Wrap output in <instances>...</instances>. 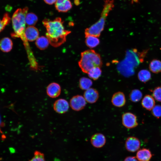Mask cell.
I'll return each instance as SVG.
<instances>
[{
    "label": "cell",
    "instance_id": "cell-12",
    "mask_svg": "<svg viewBox=\"0 0 161 161\" xmlns=\"http://www.w3.org/2000/svg\"><path fill=\"white\" fill-rule=\"evenodd\" d=\"M39 35L38 29L34 26H29L25 29V35L28 41H33L36 40L38 38Z\"/></svg>",
    "mask_w": 161,
    "mask_h": 161
},
{
    "label": "cell",
    "instance_id": "cell-15",
    "mask_svg": "<svg viewBox=\"0 0 161 161\" xmlns=\"http://www.w3.org/2000/svg\"><path fill=\"white\" fill-rule=\"evenodd\" d=\"M155 101L153 97L151 95H145L141 102L142 106L148 110H151L155 106Z\"/></svg>",
    "mask_w": 161,
    "mask_h": 161
},
{
    "label": "cell",
    "instance_id": "cell-19",
    "mask_svg": "<svg viewBox=\"0 0 161 161\" xmlns=\"http://www.w3.org/2000/svg\"><path fill=\"white\" fill-rule=\"evenodd\" d=\"M49 43L48 38L44 36L38 37L36 40L35 44L37 47L41 50L46 49Z\"/></svg>",
    "mask_w": 161,
    "mask_h": 161
},
{
    "label": "cell",
    "instance_id": "cell-2",
    "mask_svg": "<svg viewBox=\"0 0 161 161\" xmlns=\"http://www.w3.org/2000/svg\"><path fill=\"white\" fill-rule=\"evenodd\" d=\"M115 0H104L100 17L97 21L85 31V36L91 35L99 37L103 30L106 18L114 6Z\"/></svg>",
    "mask_w": 161,
    "mask_h": 161
},
{
    "label": "cell",
    "instance_id": "cell-8",
    "mask_svg": "<svg viewBox=\"0 0 161 161\" xmlns=\"http://www.w3.org/2000/svg\"><path fill=\"white\" fill-rule=\"evenodd\" d=\"M83 97L87 102L93 103L97 100L99 97V93L95 89L90 88L84 92Z\"/></svg>",
    "mask_w": 161,
    "mask_h": 161
},
{
    "label": "cell",
    "instance_id": "cell-9",
    "mask_svg": "<svg viewBox=\"0 0 161 161\" xmlns=\"http://www.w3.org/2000/svg\"><path fill=\"white\" fill-rule=\"evenodd\" d=\"M90 142L93 146L96 148H100L103 147L106 143L105 136L100 133H96L91 137Z\"/></svg>",
    "mask_w": 161,
    "mask_h": 161
},
{
    "label": "cell",
    "instance_id": "cell-32",
    "mask_svg": "<svg viewBox=\"0 0 161 161\" xmlns=\"http://www.w3.org/2000/svg\"><path fill=\"white\" fill-rule=\"evenodd\" d=\"M1 118L0 117V126L1 125Z\"/></svg>",
    "mask_w": 161,
    "mask_h": 161
},
{
    "label": "cell",
    "instance_id": "cell-6",
    "mask_svg": "<svg viewBox=\"0 0 161 161\" xmlns=\"http://www.w3.org/2000/svg\"><path fill=\"white\" fill-rule=\"evenodd\" d=\"M140 146L139 139L134 137H130L127 138L125 142V147L129 151L134 152L138 151Z\"/></svg>",
    "mask_w": 161,
    "mask_h": 161
},
{
    "label": "cell",
    "instance_id": "cell-28",
    "mask_svg": "<svg viewBox=\"0 0 161 161\" xmlns=\"http://www.w3.org/2000/svg\"><path fill=\"white\" fill-rule=\"evenodd\" d=\"M151 113L153 115L159 118L161 117V106L160 105H155L151 110Z\"/></svg>",
    "mask_w": 161,
    "mask_h": 161
},
{
    "label": "cell",
    "instance_id": "cell-20",
    "mask_svg": "<svg viewBox=\"0 0 161 161\" xmlns=\"http://www.w3.org/2000/svg\"><path fill=\"white\" fill-rule=\"evenodd\" d=\"M137 76L139 80L143 83L148 81L151 77L150 72L146 69L140 70L138 73Z\"/></svg>",
    "mask_w": 161,
    "mask_h": 161
},
{
    "label": "cell",
    "instance_id": "cell-5",
    "mask_svg": "<svg viewBox=\"0 0 161 161\" xmlns=\"http://www.w3.org/2000/svg\"><path fill=\"white\" fill-rule=\"evenodd\" d=\"M86 104L84 97L82 95H77L73 96L70 101V105L71 108L77 111H80L84 108Z\"/></svg>",
    "mask_w": 161,
    "mask_h": 161
},
{
    "label": "cell",
    "instance_id": "cell-26",
    "mask_svg": "<svg viewBox=\"0 0 161 161\" xmlns=\"http://www.w3.org/2000/svg\"><path fill=\"white\" fill-rule=\"evenodd\" d=\"M29 161H45L44 155L39 151H36L34 152L33 157Z\"/></svg>",
    "mask_w": 161,
    "mask_h": 161
},
{
    "label": "cell",
    "instance_id": "cell-29",
    "mask_svg": "<svg viewBox=\"0 0 161 161\" xmlns=\"http://www.w3.org/2000/svg\"><path fill=\"white\" fill-rule=\"evenodd\" d=\"M123 161H138V160L135 157L128 156L126 157Z\"/></svg>",
    "mask_w": 161,
    "mask_h": 161
},
{
    "label": "cell",
    "instance_id": "cell-25",
    "mask_svg": "<svg viewBox=\"0 0 161 161\" xmlns=\"http://www.w3.org/2000/svg\"><path fill=\"white\" fill-rule=\"evenodd\" d=\"M11 18L7 13L4 14L2 20L0 19V33L4 30L6 26L10 22Z\"/></svg>",
    "mask_w": 161,
    "mask_h": 161
},
{
    "label": "cell",
    "instance_id": "cell-17",
    "mask_svg": "<svg viewBox=\"0 0 161 161\" xmlns=\"http://www.w3.org/2000/svg\"><path fill=\"white\" fill-rule=\"evenodd\" d=\"M85 43L87 47L92 48L96 47L100 43V40L97 37L91 35L85 36Z\"/></svg>",
    "mask_w": 161,
    "mask_h": 161
},
{
    "label": "cell",
    "instance_id": "cell-24",
    "mask_svg": "<svg viewBox=\"0 0 161 161\" xmlns=\"http://www.w3.org/2000/svg\"><path fill=\"white\" fill-rule=\"evenodd\" d=\"M38 18L37 16L33 13H27L25 18L26 24L29 26H34L37 22Z\"/></svg>",
    "mask_w": 161,
    "mask_h": 161
},
{
    "label": "cell",
    "instance_id": "cell-7",
    "mask_svg": "<svg viewBox=\"0 0 161 161\" xmlns=\"http://www.w3.org/2000/svg\"><path fill=\"white\" fill-rule=\"evenodd\" d=\"M69 107V103L64 99H59L54 103L53 107L55 111L59 114H62L67 111Z\"/></svg>",
    "mask_w": 161,
    "mask_h": 161
},
{
    "label": "cell",
    "instance_id": "cell-31",
    "mask_svg": "<svg viewBox=\"0 0 161 161\" xmlns=\"http://www.w3.org/2000/svg\"><path fill=\"white\" fill-rule=\"evenodd\" d=\"M139 1V0H131V1L132 3H137Z\"/></svg>",
    "mask_w": 161,
    "mask_h": 161
},
{
    "label": "cell",
    "instance_id": "cell-23",
    "mask_svg": "<svg viewBox=\"0 0 161 161\" xmlns=\"http://www.w3.org/2000/svg\"><path fill=\"white\" fill-rule=\"evenodd\" d=\"M143 96L141 92L138 89H134L130 92L129 97L130 100L134 102L139 101L142 98Z\"/></svg>",
    "mask_w": 161,
    "mask_h": 161
},
{
    "label": "cell",
    "instance_id": "cell-13",
    "mask_svg": "<svg viewBox=\"0 0 161 161\" xmlns=\"http://www.w3.org/2000/svg\"><path fill=\"white\" fill-rule=\"evenodd\" d=\"M55 6L56 10L61 12H66L72 7L70 0H57Z\"/></svg>",
    "mask_w": 161,
    "mask_h": 161
},
{
    "label": "cell",
    "instance_id": "cell-3",
    "mask_svg": "<svg viewBox=\"0 0 161 161\" xmlns=\"http://www.w3.org/2000/svg\"><path fill=\"white\" fill-rule=\"evenodd\" d=\"M103 63L99 54L92 49L88 50L81 53L79 66L82 71L87 73L92 68L101 67Z\"/></svg>",
    "mask_w": 161,
    "mask_h": 161
},
{
    "label": "cell",
    "instance_id": "cell-4",
    "mask_svg": "<svg viewBox=\"0 0 161 161\" xmlns=\"http://www.w3.org/2000/svg\"><path fill=\"white\" fill-rule=\"evenodd\" d=\"M122 118L123 125L127 129L133 128L138 125L137 116L132 113L127 112L123 114Z\"/></svg>",
    "mask_w": 161,
    "mask_h": 161
},
{
    "label": "cell",
    "instance_id": "cell-14",
    "mask_svg": "<svg viewBox=\"0 0 161 161\" xmlns=\"http://www.w3.org/2000/svg\"><path fill=\"white\" fill-rule=\"evenodd\" d=\"M152 157L151 151L149 149L146 148L138 150L136 155V158L139 161H149Z\"/></svg>",
    "mask_w": 161,
    "mask_h": 161
},
{
    "label": "cell",
    "instance_id": "cell-18",
    "mask_svg": "<svg viewBox=\"0 0 161 161\" xmlns=\"http://www.w3.org/2000/svg\"><path fill=\"white\" fill-rule=\"evenodd\" d=\"M149 68L153 73H158L161 72V61L157 59H154L150 62Z\"/></svg>",
    "mask_w": 161,
    "mask_h": 161
},
{
    "label": "cell",
    "instance_id": "cell-1",
    "mask_svg": "<svg viewBox=\"0 0 161 161\" xmlns=\"http://www.w3.org/2000/svg\"><path fill=\"white\" fill-rule=\"evenodd\" d=\"M42 23L46 29V34L49 44L54 47H59L66 40L71 31L65 30L61 18L58 17L52 20L45 19Z\"/></svg>",
    "mask_w": 161,
    "mask_h": 161
},
{
    "label": "cell",
    "instance_id": "cell-16",
    "mask_svg": "<svg viewBox=\"0 0 161 161\" xmlns=\"http://www.w3.org/2000/svg\"><path fill=\"white\" fill-rule=\"evenodd\" d=\"M12 40L8 37H4L0 41V49L4 52H8L11 51L13 47Z\"/></svg>",
    "mask_w": 161,
    "mask_h": 161
},
{
    "label": "cell",
    "instance_id": "cell-10",
    "mask_svg": "<svg viewBox=\"0 0 161 161\" xmlns=\"http://www.w3.org/2000/svg\"><path fill=\"white\" fill-rule=\"evenodd\" d=\"M61 89L60 85L58 83L53 82L47 86L46 92L47 95L52 98L58 97L60 94Z\"/></svg>",
    "mask_w": 161,
    "mask_h": 161
},
{
    "label": "cell",
    "instance_id": "cell-22",
    "mask_svg": "<svg viewBox=\"0 0 161 161\" xmlns=\"http://www.w3.org/2000/svg\"><path fill=\"white\" fill-rule=\"evenodd\" d=\"M100 68L96 67L91 69L87 73L89 77L94 80L98 79L102 74V70Z\"/></svg>",
    "mask_w": 161,
    "mask_h": 161
},
{
    "label": "cell",
    "instance_id": "cell-27",
    "mask_svg": "<svg viewBox=\"0 0 161 161\" xmlns=\"http://www.w3.org/2000/svg\"><path fill=\"white\" fill-rule=\"evenodd\" d=\"M154 98L157 101L161 102V86L156 87L153 91Z\"/></svg>",
    "mask_w": 161,
    "mask_h": 161
},
{
    "label": "cell",
    "instance_id": "cell-30",
    "mask_svg": "<svg viewBox=\"0 0 161 161\" xmlns=\"http://www.w3.org/2000/svg\"><path fill=\"white\" fill-rule=\"evenodd\" d=\"M44 1L46 3L51 5L55 3L57 0H44Z\"/></svg>",
    "mask_w": 161,
    "mask_h": 161
},
{
    "label": "cell",
    "instance_id": "cell-21",
    "mask_svg": "<svg viewBox=\"0 0 161 161\" xmlns=\"http://www.w3.org/2000/svg\"><path fill=\"white\" fill-rule=\"evenodd\" d=\"M92 84V82L91 79L86 77L81 78L79 81V86L80 88L86 90L90 88Z\"/></svg>",
    "mask_w": 161,
    "mask_h": 161
},
{
    "label": "cell",
    "instance_id": "cell-11",
    "mask_svg": "<svg viewBox=\"0 0 161 161\" xmlns=\"http://www.w3.org/2000/svg\"><path fill=\"white\" fill-rule=\"evenodd\" d=\"M111 102L113 105L117 107L123 106L126 103V99L124 93L118 92L114 93L112 96Z\"/></svg>",
    "mask_w": 161,
    "mask_h": 161
}]
</instances>
